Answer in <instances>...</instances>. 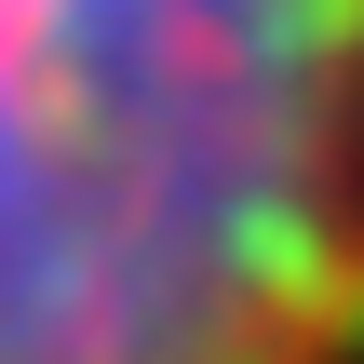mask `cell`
Here are the masks:
<instances>
[{
  "instance_id": "obj_1",
  "label": "cell",
  "mask_w": 364,
  "mask_h": 364,
  "mask_svg": "<svg viewBox=\"0 0 364 364\" xmlns=\"http://www.w3.org/2000/svg\"><path fill=\"white\" fill-rule=\"evenodd\" d=\"M0 364H364V0H0Z\"/></svg>"
}]
</instances>
